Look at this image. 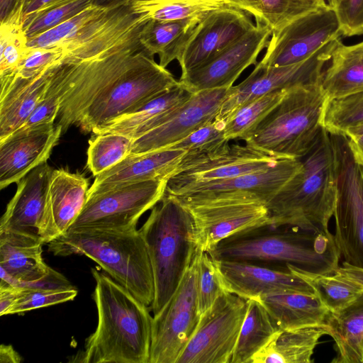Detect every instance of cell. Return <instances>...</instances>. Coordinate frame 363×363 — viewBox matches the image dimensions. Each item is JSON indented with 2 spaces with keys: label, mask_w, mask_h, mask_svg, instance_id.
<instances>
[{
  "label": "cell",
  "mask_w": 363,
  "mask_h": 363,
  "mask_svg": "<svg viewBox=\"0 0 363 363\" xmlns=\"http://www.w3.org/2000/svg\"><path fill=\"white\" fill-rule=\"evenodd\" d=\"M91 271L98 324L73 361L149 363L152 317L148 307L111 277Z\"/></svg>",
  "instance_id": "obj_1"
},
{
  "label": "cell",
  "mask_w": 363,
  "mask_h": 363,
  "mask_svg": "<svg viewBox=\"0 0 363 363\" xmlns=\"http://www.w3.org/2000/svg\"><path fill=\"white\" fill-rule=\"evenodd\" d=\"M216 261H238L289 269V264L315 274H333L340 253L334 235L297 227L262 224L239 231L208 252Z\"/></svg>",
  "instance_id": "obj_2"
},
{
  "label": "cell",
  "mask_w": 363,
  "mask_h": 363,
  "mask_svg": "<svg viewBox=\"0 0 363 363\" xmlns=\"http://www.w3.org/2000/svg\"><path fill=\"white\" fill-rule=\"evenodd\" d=\"M300 169L266 204L269 221L325 233L335 203V173L330 133L324 128Z\"/></svg>",
  "instance_id": "obj_3"
},
{
  "label": "cell",
  "mask_w": 363,
  "mask_h": 363,
  "mask_svg": "<svg viewBox=\"0 0 363 363\" xmlns=\"http://www.w3.org/2000/svg\"><path fill=\"white\" fill-rule=\"evenodd\" d=\"M139 230L152 269L155 296L150 308L155 315L174 294L199 250L196 229L186 207L165 193Z\"/></svg>",
  "instance_id": "obj_4"
},
{
  "label": "cell",
  "mask_w": 363,
  "mask_h": 363,
  "mask_svg": "<svg viewBox=\"0 0 363 363\" xmlns=\"http://www.w3.org/2000/svg\"><path fill=\"white\" fill-rule=\"evenodd\" d=\"M55 255H85L147 307L155 296L148 252L139 230L87 229L67 232L49 242Z\"/></svg>",
  "instance_id": "obj_5"
},
{
  "label": "cell",
  "mask_w": 363,
  "mask_h": 363,
  "mask_svg": "<svg viewBox=\"0 0 363 363\" xmlns=\"http://www.w3.org/2000/svg\"><path fill=\"white\" fill-rule=\"evenodd\" d=\"M320 82L294 86L242 140L277 159H301L321 130L326 101Z\"/></svg>",
  "instance_id": "obj_6"
},
{
  "label": "cell",
  "mask_w": 363,
  "mask_h": 363,
  "mask_svg": "<svg viewBox=\"0 0 363 363\" xmlns=\"http://www.w3.org/2000/svg\"><path fill=\"white\" fill-rule=\"evenodd\" d=\"M179 84L166 68L143 50L126 69L101 92L82 113L75 125L93 132L109 122L133 113L158 95Z\"/></svg>",
  "instance_id": "obj_7"
},
{
  "label": "cell",
  "mask_w": 363,
  "mask_h": 363,
  "mask_svg": "<svg viewBox=\"0 0 363 363\" xmlns=\"http://www.w3.org/2000/svg\"><path fill=\"white\" fill-rule=\"evenodd\" d=\"M335 173V243L344 262L363 268V167L348 138L330 134Z\"/></svg>",
  "instance_id": "obj_8"
},
{
  "label": "cell",
  "mask_w": 363,
  "mask_h": 363,
  "mask_svg": "<svg viewBox=\"0 0 363 363\" xmlns=\"http://www.w3.org/2000/svg\"><path fill=\"white\" fill-rule=\"evenodd\" d=\"M167 180L155 179L123 184L89 195L67 232L99 229L130 231L140 216L165 194Z\"/></svg>",
  "instance_id": "obj_9"
},
{
  "label": "cell",
  "mask_w": 363,
  "mask_h": 363,
  "mask_svg": "<svg viewBox=\"0 0 363 363\" xmlns=\"http://www.w3.org/2000/svg\"><path fill=\"white\" fill-rule=\"evenodd\" d=\"M198 252L174 294L153 315L149 363H177L198 326Z\"/></svg>",
  "instance_id": "obj_10"
},
{
  "label": "cell",
  "mask_w": 363,
  "mask_h": 363,
  "mask_svg": "<svg viewBox=\"0 0 363 363\" xmlns=\"http://www.w3.org/2000/svg\"><path fill=\"white\" fill-rule=\"evenodd\" d=\"M247 308V300L226 292L201 315L177 363H230Z\"/></svg>",
  "instance_id": "obj_11"
},
{
  "label": "cell",
  "mask_w": 363,
  "mask_h": 363,
  "mask_svg": "<svg viewBox=\"0 0 363 363\" xmlns=\"http://www.w3.org/2000/svg\"><path fill=\"white\" fill-rule=\"evenodd\" d=\"M301 167V159H279L270 168L262 172L194 183L165 193L183 204L223 200H251L267 204Z\"/></svg>",
  "instance_id": "obj_12"
},
{
  "label": "cell",
  "mask_w": 363,
  "mask_h": 363,
  "mask_svg": "<svg viewBox=\"0 0 363 363\" xmlns=\"http://www.w3.org/2000/svg\"><path fill=\"white\" fill-rule=\"evenodd\" d=\"M340 38L342 35L338 17L328 3L272 33L265 54L256 65L269 67L296 64Z\"/></svg>",
  "instance_id": "obj_13"
},
{
  "label": "cell",
  "mask_w": 363,
  "mask_h": 363,
  "mask_svg": "<svg viewBox=\"0 0 363 363\" xmlns=\"http://www.w3.org/2000/svg\"><path fill=\"white\" fill-rule=\"evenodd\" d=\"M279 160L247 144L230 145L229 142L206 152H186L167 180L165 191L194 183L262 172Z\"/></svg>",
  "instance_id": "obj_14"
},
{
  "label": "cell",
  "mask_w": 363,
  "mask_h": 363,
  "mask_svg": "<svg viewBox=\"0 0 363 363\" xmlns=\"http://www.w3.org/2000/svg\"><path fill=\"white\" fill-rule=\"evenodd\" d=\"M340 40L328 43L309 58L296 64L269 67L255 65L245 80L228 89L216 119L224 121L243 104L266 94L320 82L324 67Z\"/></svg>",
  "instance_id": "obj_15"
},
{
  "label": "cell",
  "mask_w": 363,
  "mask_h": 363,
  "mask_svg": "<svg viewBox=\"0 0 363 363\" xmlns=\"http://www.w3.org/2000/svg\"><path fill=\"white\" fill-rule=\"evenodd\" d=\"M183 205L192 216L201 252H208L239 231L270 223L266 204L257 201L223 200Z\"/></svg>",
  "instance_id": "obj_16"
},
{
  "label": "cell",
  "mask_w": 363,
  "mask_h": 363,
  "mask_svg": "<svg viewBox=\"0 0 363 363\" xmlns=\"http://www.w3.org/2000/svg\"><path fill=\"white\" fill-rule=\"evenodd\" d=\"M272 30L256 22L251 29L206 65L181 75L179 82L193 92L228 89L267 47Z\"/></svg>",
  "instance_id": "obj_17"
},
{
  "label": "cell",
  "mask_w": 363,
  "mask_h": 363,
  "mask_svg": "<svg viewBox=\"0 0 363 363\" xmlns=\"http://www.w3.org/2000/svg\"><path fill=\"white\" fill-rule=\"evenodd\" d=\"M254 25L248 13L233 6H228L205 14L177 60L181 75L210 62Z\"/></svg>",
  "instance_id": "obj_18"
},
{
  "label": "cell",
  "mask_w": 363,
  "mask_h": 363,
  "mask_svg": "<svg viewBox=\"0 0 363 363\" xmlns=\"http://www.w3.org/2000/svg\"><path fill=\"white\" fill-rule=\"evenodd\" d=\"M228 89L195 92L164 123L133 140L130 154L169 147L215 120Z\"/></svg>",
  "instance_id": "obj_19"
},
{
  "label": "cell",
  "mask_w": 363,
  "mask_h": 363,
  "mask_svg": "<svg viewBox=\"0 0 363 363\" xmlns=\"http://www.w3.org/2000/svg\"><path fill=\"white\" fill-rule=\"evenodd\" d=\"M62 133L60 125L50 123L17 130L0 140V189L46 162Z\"/></svg>",
  "instance_id": "obj_20"
},
{
  "label": "cell",
  "mask_w": 363,
  "mask_h": 363,
  "mask_svg": "<svg viewBox=\"0 0 363 363\" xmlns=\"http://www.w3.org/2000/svg\"><path fill=\"white\" fill-rule=\"evenodd\" d=\"M53 169L46 162L18 183L13 198L0 220V233H12L40 239L47 195Z\"/></svg>",
  "instance_id": "obj_21"
},
{
  "label": "cell",
  "mask_w": 363,
  "mask_h": 363,
  "mask_svg": "<svg viewBox=\"0 0 363 363\" xmlns=\"http://www.w3.org/2000/svg\"><path fill=\"white\" fill-rule=\"evenodd\" d=\"M216 263L226 291L246 300L284 291L314 293L306 281L289 269L238 261Z\"/></svg>",
  "instance_id": "obj_22"
},
{
  "label": "cell",
  "mask_w": 363,
  "mask_h": 363,
  "mask_svg": "<svg viewBox=\"0 0 363 363\" xmlns=\"http://www.w3.org/2000/svg\"><path fill=\"white\" fill-rule=\"evenodd\" d=\"M89 189L84 175L64 169H53L40 228L43 245L66 233L82 210Z\"/></svg>",
  "instance_id": "obj_23"
},
{
  "label": "cell",
  "mask_w": 363,
  "mask_h": 363,
  "mask_svg": "<svg viewBox=\"0 0 363 363\" xmlns=\"http://www.w3.org/2000/svg\"><path fill=\"white\" fill-rule=\"evenodd\" d=\"M186 151L164 148L130 154L112 168L96 177L87 196L125 184L155 180H168Z\"/></svg>",
  "instance_id": "obj_24"
},
{
  "label": "cell",
  "mask_w": 363,
  "mask_h": 363,
  "mask_svg": "<svg viewBox=\"0 0 363 363\" xmlns=\"http://www.w3.org/2000/svg\"><path fill=\"white\" fill-rule=\"evenodd\" d=\"M58 62L33 77H13L0 82V140L26 122L47 91Z\"/></svg>",
  "instance_id": "obj_25"
},
{
  "label": "cell",
  "mask_w": 363,
  "mask_h": 363,
  "mask_svg": "<svg viewBox=\"0 0 363 363\" xmlns=\"http://www.w3.org/2000/svg\"><path fill=\"white\" fill-rule=\"evenodd\" d=\"M41 240L12 233H0L1 281L13 286L38 282L51 268L42 257Z\"/></svg>",
  "instance_id": "obj_26"
},
{
  "label": "cell",
  "mask_w": 363,
  "mask_h": 363,
  "mask_svg": "<svg viewBox=\"0 0 363 363\" xmlns=\"http://www.w3.org/2000/svg\"><path fill=\"white\" fill-rule=\"evenodd\" d=\"M194 92L179 84L151 99L133 113L122 116L92 133H116L133 140L164 123Z\"/></svg>",
  "instance_id": "obj_27"
},
{
  "label": "cell",
  "mask_w": 363,
  "mask_h": 363,
  "mask_svg": "<svg viewBox=\"0 0 363 363\" xmlns=\"http://www.w3.org/2000/svg\"><path fill=\"white\" fill-rule=\"evenodd\" d=\"M262 302L280 330L325 324L330 312L314 293L284 291L262 296Z\"/></svg>",
  "instance_id": "obj_28"
},
{
  "label": "cell",
  "mask_w": 363,
  "mask_h": 363,
  "mask_svg": "<svg viewBox=\"0 0 363 363\" xmlns=\"http://www.w3.org/2000/svg\"><path fill=\"white\" fill-rule=\"evenodd\" d=\"M204 15L172 21L148 20L139 34L143 50L150 57L157 55L159 64L166 68L172 61L179 60Z\"/></svg>",
  "instance_id": "obj_29"
},
{
  "label": "cell",
  "mask_w": 363,
  "mask_h": 363,
  "mask_svg": "<svg viewBox=\"0 0 363 363\" xmlns=\"http://www.w3.org/2000/svg\"><path fill=\"white\" fill-rule=\"evenodd\" d=\"M328 333L326 324L279 330L250 363H311L320 338Z\"/></svg>",
  "instance_id": "obj_30"
},
{
  "label": "cell",
  "mask_w": 363,
  "mask_h": 363,
  "mask_svg": "<svg viewBox=\"0 0 363 363\" xmlns=\"http://www.w3.org/2000/svg\"><path fill=\"white\" fill-rule=\"evenodd\" d=\"M329 62L320 82L326 99L363 91V40L345 45L340 40Z\"/></svg>",
  "instance_id": "obj_31"
},
{
  "label": "cell",
  "mask_w": 363,
  "mask_h": 363,
  "mask_svg": "<svg viewBox=\"0 0 363 363\" xmlns=\"http://www.w3.org/2000/svg\"><path fill=\"white\" fill-rule=\"evenodd\" d=\"M325 324L337 350L332 362L363 363V294L341 311L330 313Z\"/></svg>",
  "instance_id": "obj_32"
},
{
  "label": "cell",
  "mask_w": 363,
  "mask_h": 363,
  "mask_svg": "<svg viewBox=\"0 0 363 363\" xmlns=\"http://www.w3.org/2000/svg\"><path fill=\"white\" fill-rule=\"evenodd\" d=\"M279 330L258 298L248 299L247 312L230 363H250Z\"/></svg>",
  "instance_id": "obj_33"
},
{
  "label": "cell",
  "mask_w": 363,
  "mask_h": 363,
  "mask_svg": "<svg viewBox=\"0 0 363 363\" xmlns=\"http://www.w3.org/2000/svg\"><path fill=\"white\" fill-rule=\"evenodd\" d=\"M77 290L52 268L43 280L16 286L15 298L5 315L22 313L73 300Z\"/></svg>",
  "instance_id": "obj_34"
},
{
  "label": "cell",
  "mask_w": 363,
  "mask_h": 363,
  "mask_svg": "<svg viewBox=\"0 0 363 363\" xmlns=\"http://www.w3.org/2000/svg\"><path fill=\"white\" fill-rule=\"evenodd\" d=\"M276 33L293 20L325 6V0H228Z\"/></svg>",
  "instance_id": "obj_35"
},
{
  "label": "cell",
  "mask_w": 363,
  "mask_h": 363,
  "mask_svg": "<svg viewBox=\"0 0 363 363\" xmlns=\"http://www.w3.org/2000/svg\"><path fill=\"white\" fill-rule=\"evenodd\" d=\"M287 267L312 288L331 313L341 311L363 294V286L337 271L333 274H315L290 264Z\"/></svg>",
  "instance_id": "obj_36"
},
{
  "label": "cell",
  "mask_w": 363,
  "mask_h": 363,
  "mask_svg": "<svg viewBox=\"0 0 363 363\" xmlns=\"http://www.w3.org/2000/svg\"><path fill=\"white\" fill-rule=\"evenodd\" d=\"M130 6L149 20L172 21L203 15L229 4L228 0H135Z\"/></svg>",
  "instance_id": "obj_37"
},
{
  "label": "cell",
  "mask_w": 363,
  "mask_h": 363,
  "mask_svg": "<svg viewBox=\"0 0 363 363\" xmlns=\"http://www.w3.org/2000/svg\"><path fill=\"white\" fill-rule=\"evenodd\" d=\"M287 90L266 94L236 108L224 120L225 138L242 140L281 101Z\"/></svg>",
  "instance_id": "obj_38"
},
{
  "label": "cell",
  "mask_w": 363,
  "mask_h": 363,
  "mask_svg": "<svg viewBox=\"0 0 363 363\" xmlns=\"http://www.w3.org/2000/svg\"><path fill=\"white\" fill-rule=\"evenodd\" d=\"M133 141L120 133L94 134L87 151V167L93 175H99L130 155Z\"/></svg>",
  "instance_id": "obj_39"
},
{
  "label": "cell",
  "mask_w": 363,
  "mask_h": 363,
  "mask_svg": "<svg viewBox=\"0 0 363 363\" xmlns=\"http://www.w3.org/2000/svg\"><path fill=\"white\" fill-rule=\"evenodd\" d=\"M363 125V91L326 99L322 125L330 134H344Z\"/></svg>",
  "instance_id": "obj_40"
},
{
  "label": "cell",
  "mask_w": 363,
  "mask_h": 363,
  "mask_svg": "<svg viewBox=\"0 0 363 363\" xmlns=\"http://www.w3.org/2000/svg\"><path fill=\"white\" fill-rule=\"evenodd\" d=\"M0 79L14 72L29 50L22 16L13 14L0 21Z\"/></svg>",
  "instance_id": "obj_41"
},
{
  "label": "cell",
  "mask_w": 363,
  "mask_h": 363,
  "mask_svg": "<svg viewBox=\"0 0 363 363\" xmlns=\"http://www.w3.org/2000/svg\"><path fill=\"white\" fill-rule=\"evenodd\" d=\"M197 298L201 315L216 300L228 292L223 285L216 261L207 252L197 255Z\"/></svg>",
  "instance_id": "obj_42"
},
{
  "label": "cell",
  "mask_w": 363,
  "mask_h": 363,
  "mask_svg": "<svg viewBox=\"0 0 363 363\" xmlns=\"http://www.w3.org/2000/svg\"><path fill=\"white\" fill-rule=\"evenodd\" d=\"M228 142L225 136L224 121L215 119L167 148L180 149L187 153H201L211 151Z\"/></svg>",
  "instance_id": "obj_43"
},
{
  "label": "cell",
  "mask_w": 363,
  "mask_h": 363,
  "mask_svg": "<svg viewBox=\"0 0 363 363\" xmlns=\"http://www.w3.org/2000/svg\"><path fill=\"white\" fill-rule=\"evenodd\" d=\"M92 4L91 0H75L52 7L38 14L24 27L28 39L65 22Z\"/></svg>",
  "instance_id": "obj_44"
},
{
  "label": "cell",
  "mask_w": 363,
  "mask_h": 363,
  "mask_svg": "<svg viewBox=\"0 0 363 363\" xmlns=\"http://www.w3.org/2000/svg\"><path fill=\"white\" fill-rule=\"evenodd\" d=\"M64 51L58 48H29L26 56L13 73L0 79V82L11 78L29 79L62 60Z\"/></svg>",
  "instance_id": "obj_45"
},
{
  "label": "cell",
  "mask_w": 363,
  "mask_h": 363,
  "mask_svg": "<svg viewBox=\"0 0 363 363\" xmlns=\"http://www.w3.org/2000/svg\"><path fill=\"white\" fill-rule=\"evenodd\" d=\"M338 17L342 37L363 35V0H329Z\"/></svg>",
  "instance_id": "obj_46"
},
{
  "label": "cell",
  "mask_w": 363,
  "mask_h": 363,
  "mask_svg": "<svg viewBox=\"0 0 363 363\" xmlns=\"http://www.w3.org/2000/svg\"><path fill=\"white\" fill-rule=\"evenodd\" d=\"M60 106V96L51 83L26 122L19 129H26L45 124L54 123Z\"/></svg>",
  "instance_id": "obj_47"
},
{
  "label": "cell",
  "mask_w": 363,
  "mask_h": 363,
  "mask_svg": "<svg viewBox=\"0 0 363 363\" xmlns=\"http://www.w3.org/2000/svg\"><path fill=\"white\" fill-rule=\"evenodd\" d=\"M72 1L75 0H16L12 13L19 8L22 9L25 27L40 13Z\"/></svg>",
  "instance_id": "obj_48"
},
{
  "label": "cell",
  "mask_w": 363,
  "mask_h": 363,
  "mask_svg": "<svg viewBox=\"0 0 363 363\" xmlns=\"http://www.w3.org/2000/svg\"><path fill=\"white\" fill-rule=\"evenodd\" d=\"M347 278L363 286V268L357 267L343 262L337 270Z\"/></svg>",
  "instance_id": "obj_49"
},
{
  "label": "cell",
  "mask_w": 363,
  "mask_h": 363,
  "mask_svg": "<svg viewBox=\"0 0 363 363\" xmlns=\"http://www.w3.org/2000/svg\"><path fill=\"white\" fill-rule=\"evenodd\" d=\"M347 138L354 158L363 167V135H350Z\"/></svg>",
  "instance_id": "obj_50"
},
{
  "label": "cell",
  "mask_w": 363,
  "mask_h": 363,
  "mask_svg": "<svg viewBox=\"0 0 363 363\" xmlns=\"http://www.w3.org/2000/svg\"><path fill=\"white\" fill-rule=\"evenodd\" d=\"M22 360L19 354L11 345H1L0 347L1 363H19Z\"/></svg>",
  "instance_id": "obj_51"
},
{
  "label": "cell",
  "mask_w": 363,
  "mask_h": 363,
  "mask_svg": "<svg viewBox=\"0 0 363 363\" xmlns=\"http://www.w3.org/2000/svg\"><path fill=\"white\" fill-rule=\"evenodd\" d=\"M93 4L107 8L130 6L135 0H91Z\"/></svg>",
  "instance_id": "obj_52"
},
{
  "label": "cell",
  "mask_w": 363,
  "mask_h": 363,
  "mask_svg": "<svg viewBox=\"0 0 363 363\" xmlns=\"http://www.w3.org/2000/svg\"><path fill=\"white\" fill-rule=\"evenodd\" d=\"M16 0H0L1 21L7 18L14 10Z\"/></svg>",
  "instance_id": "obj_53"
},
{
  "label": "cell",
  "mask_w": 363,
  "mask_h": 363,
  "mask_svg": "<svg viewBox=\"0 0 363 363\" xmlns=\"http://www.w3.org/2000/svg\"><path fill=\"white\" fill-rule=\"evenodd\" d=\"M343 135H345L347 137L350 135H363V125H361L353 128H350L345 131Z\"/></svg>",
  "instance_id": "obj_54"
}]
</instances>
